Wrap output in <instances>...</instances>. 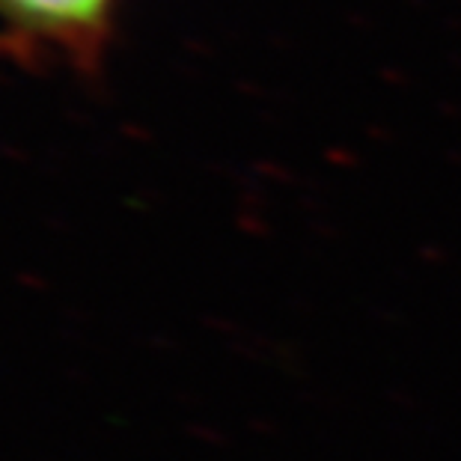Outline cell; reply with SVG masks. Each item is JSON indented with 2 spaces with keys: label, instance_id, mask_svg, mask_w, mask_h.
I'll use <instances>...</instances> for the list:
<instances>
[{
  "label": "cell",
  "instance_id": "6da1fadb",
  "mask_svg": "<svg viewBox=\"0 0 461 461\" xmlns=\"http://www.w3.org/2000/svg\"><path fill=\"white\" fill-rule=\"evenodd\" d=\"M113 0H0V15L22 42L95 60L111 27Z\"/></svg>",
  "mask_w": 461,
  "mask_h": 461
}]
</instances>
